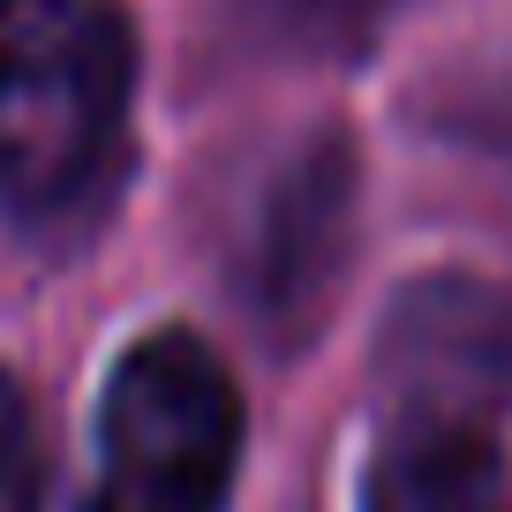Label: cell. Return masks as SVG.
Instances as JSON below:
<instances>
[{"label": "cell", "instance_id": "obj_4", "mask_svg": "<svg viewBox=\"0 0 512 512\" xmlns=\"http://www.w3.org/2000/svg\"><path fill=\"white\" fill-rule=\"evenodd\" d=\"M362 512H512L497 422L437 415V407H384Z\"/></svg>", "mask_w": 512, "mask_h": 512}, {"label": "cell", "instance_id": "obj_5", "mask_svg": "<svg viewBox=\"0 0 512 512\" xmlns=\"http://www.w3.org/2000/svg\"><path fill=\"white\" fill-rule=\"evenodd\" d=\"M347 196H354V159L339 136H317L294 151L287 174L272 181L264 204V249H256V294L272 324L309 317L324 302V279L347 264Z\"/></svg>", "mask_w": 512, "mask_h": 512}, {"label": "cell", "instance_id": "obj_6", "mask_svg": "<svg viewBox=\"0 0 512 512\" xmlns=\"http://www.w3.org/2000/svg\"><path fill=\"white\" fill-rule=\"evenodd\" d=\"M46 497V445H38L31 392L16 369H0V512H38Z\"/></svg>", "mask_w": 512, "mask_h": 512}, {"label": "cell", "instance_id": "obj_2", "mask_svg": "<svg viewBox=\"0 0 512 512\" xmlns=\"http://www.w3.org/2000/svg\"><path fill=\"white\" fill-rule=\"evenodd\" d=\"M241 460V392L196 332H151L113 362L98 482L83 512H219Z\"/></svg>", "mask_w": 512, "mask_h": 512}, {"label": "cell", "instance_id": "obj_3", "mask_svg": "<svg viewBox=\"0 0 512 512\" xmlns=\"http://www.w3.org/2000/svg\"><path fill=\"white\" fill-rule=\"evenodd\" d=\"M384 400L497 422L512 392V309L482 279H422L384 317Z\"/></svg>", "mask_w": 512, "mask_h": 512}, {"label": "cell", "instance_id": "obj_1", "mask_svg": "<svg viewBox=\"0 0 512 512\" xmlns=\"http://www.w3.org/2000/svg\"><path fill=\"white\" fill-rule=\"evenodd\" d=\"M136 38L113 0H0V196L68 211L121 151Z\"/></svg>", "mask_w": 512, "mask_h": 512}]
</instances>
